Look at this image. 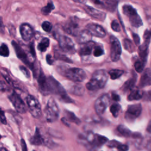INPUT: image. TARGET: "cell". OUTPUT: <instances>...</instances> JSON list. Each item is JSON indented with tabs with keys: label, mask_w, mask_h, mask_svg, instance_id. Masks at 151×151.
<instances>
[{
	"label": "cell",
	"mask_w": 151,
	"mask_h": 151,
	"mask_svg": "<svg viewBox=\"0 0 151 151\" xmlns=\"http://www.w3.org/2000/svg\"><path fill=\"white\" fill-rule=\"evenodd\" d=\"M108 79V74L104 70H98L93 73L91 78L86 84V88L90 91L97 90L103 88Z\"/></svg>",
	"instance_id": "obj_1"
},
{
	"label": "cell",
	"mask_w": 151,
	"mask_h": 151,
	"mask_svg": "<svg viewBox=\"0 0 151 151\" xmlns=\"http://www.w3.org/2000/svg\"><path fill=\"white\" fill-rule=\"evenodd\" d=\"M47 80L49 86V90L50 94L52 93L56 95L60 100L66 103L74 102L68 96L67 93L63 86L52 76L47 77Z\"/></svg>",
	"instance_id": "obj_2"
},
{
	"label": "cell",
	"mask_w": 151,
	"mask_h": 151,
	"mask_svg": "<svg viewBox=\"0 0 151 151\" xmlns=\"http://www.w3.org/2000/svg\"><path fill=\"white\" fill-rule=\"evenodd\" d=\"M58 71L64 76L73 81L81 82L86 78V72L80 68H64L61 67L58 68Z\"/></svg>",
	"instance_id": "obj_3"
},
{
	"label": "cell",
	"mask_w": 151,
	"mask_h": 151,
	"mask_svg": "<svg viewBox=\"0 0 151 151\" xmlns=\"http://www.w3.org/2000/svg\"><path fill=\"white\" fill-rule=\"evenodd\" d=\"M46 120L48 122H54L59 117V109L55 102L52 99L50 98L46 105L44 110Z\"/></svg>",
	"instance_id": "obj_4"
},
{
	"label": "cell",
	"mask_w": 151,
	"mask_h": 151,
	"mask_svg": "<svg viewBox=\"0 0 151 151\" xmlns=\"http://www.w3.org/2000/svg\"><path fill=\"white\" fill-rule=\"evenodd\" d=\"M123 12L129 18V21L133 27L139 28L143 25L140 17L132 5H124L123 6Z\"/></svg>",
	"instance_id": "obj_5"
},
{
	"label": "cell",
	"mask_w": 151,
	"mask_h": 151,
	"mask_svg": "<svg viewBox=\"0 0 151 151\" xmlns=\"http://www.w3.org/2000/svg\"><path fill=\"white\" fill-rule=\"evenodd\" d=\"M28 110L31 115L35 118H39L41 116V107L38 100L33 96L28 95L26 98Z\"/></svg>",
	"instance_id": "obj_6"
},
{
	"label": "cell",
	"mask_w": 151,
	"mask_h": 151,
	"mask_svg": "<svg viewBox=\"0 0 151 151\" xmlns=\"http://www.w3.org/2000/svg\"><path fill=\"white\" fill-rule=\"evenodd\" d=\"M110 43V58L114 62L119 60L122 54V47L119 40L114 35H111L109 38Z\"/></svg>",
	"instance_id": "obj_7"
},
{
	"label": "cell",
	"mask_w": 151,
	"mask_h": 151,
	"mask_svg": "<svg viewBox=\"0 0 151 151\" xmlns=\"http://www.w3.org/2000/svg\"><path fill=\"white\" fill-rule=\"evenodd\" d=\"M12 45L14 47V49L15 51V53L19 59H20L24 64H25L28 67H29L32 71H34V74L35 75V66L31 61H30L28 55L24 51V50L14 41H12Z\"/></svg>",
	"instance_id": "obj_8"
},
{
	"label": "cell",
	"mask_w": 151,
	"mask_h": 151,
	"mask_svg": "<svg viewBox=\"0 0 151 151\" xmlns=\"http://www.w3.org/2000/svg\"><path fill=\"white\" fill-rule=\"evenodd\" d=\"M142 110V105L140 103L128 106L124 115L125 119L129 122H133L140 116Z\"/></svg>",
	"instance_id": "obj_9"
},
{
	"label": "cell",
	"mask_w": 151,
	"mask_h": 151,
	"mask_svg": "<svg viewBox=\"0 0 151 151\" xmlns=\"http://www.w3.org/2000/svg\"><path fill=\"white\" fill-rule=\"evenodd\" d=\"M9 99L18 113H25L27 111V108L24 101L21 96L15 91L12 92L9 95Z\"/></svg>",
	"instance_id": "obj_10"
},
{
	"label": "cell",
	"mask_w": 151,
	"mask_h": 151,
	"mask_svg": "<svg viewBox=\"0 0 151 151\" xmlns=\"http://www.w3.org/2000/svg\"><path fill=\"white\" fill-rule=\"evenodd\" d=\"M58 41L60 48L64 52L70 54L75 52L74 44L69 37L65 35H60L58 38Z\"/></svg>",
	"instance_id": "obj_11"
},
{
	"label": "cell",
	"mask_w": 151,
	"mask_h": 151,
	"mask_svg": "<svg viewBox=\"0 0 151 151\" xmlns=\"http://www.w3.org/2000/svg\"><path fill=\"white\" fill-rule=\"evenodd\" d=\"M110 103V97L108 94H104L99 97L94 103V109L97 114L104 113Z\"/></svg>",
	"instance_id": "obj_12"
},
{
	"label": "cell",
	"mask_w": 151,
	"mask_h": 151,
	"mask_svg": "<svg viewBox=\"0 0 151 151\" xmlns=\"http://www.w3.org/2000/svg\"><path fill=\"white\" fill-rule=\"evenodd\" d=\"M38 83L41 93L44 95L50 94L47 77H45L43 71L41 70L38 76Z\"/></svg>",
	"instance_id": "obj_13"
},
{
	"label": "cell",
	"mask_w": 151,
	"mask_h": 151,
	"mask_svg": "<svg viewBox=\"0 0 151 151\" xmlns=\"http://www.w3.org/2000/svg\"><path fill=\"white\" fill-rule=\"evenodd\" d=\"M86 29L91 35L103 38L106 35V32L104 28L100 25L96 24H88L86 27Z\"/></svg>",
	"instance_id": "obj_14"
},
{
	"label": "cell",
	"mask_w": 151,
	"mask_h": 151,
	"mask_svg": "<svg viewBox=\"0 0 151 151\" xmlns=\"http://www.w3.org/2000/svg\"><path fill=\"white\" fill-rule=\"evenodd\" d=\"M64 31L70 35L76 36L78 34V24L76 19L71 18L64 25Z\"/></svg>",
	"instance_id": "obj_15"
},
{
	"label": "cell",
	"mask_w": 151,
	"mask_h": 151,
	"mask_svg": "<svg viewBox=\"0 0 151 151\" xmlns=\"http://www.w3.org/2000/svg\"><path fill=\"white\" fill-rule=\"evenodd\" d=\"M84 9L89 15L95 18L96 19L99 21H104L106 17V14L105 12L99 9H94L91 6L84 5Z\"/></svg>",
	"instance_id": "obj_16"
},
{
	"label": "cell",
	"mask_w": 151,
	"mask_h": 151,
	"mask_svg": "<svg viewBox=\"0 0 151 151\" xmlns=\"http://www.w3.org/2000/svg\"><path fill=\"white\" fill-rule=\"evenodd\" d=\"M19 31L22 39L26 41H29L33 36V30L31 25L27 23L21 25Z\"/></svg>",
	"instance_id": "obj_17"
},
{
	"label": "cell",
	"mask_w": 151,
	"mask_h": 151,
	"mask_svg": "<svg viewBox=\"0 0 151 151\" xmlns=\"http://www.w3.org/2000/svg\"><path fill=\"white\" fill-rule=\"evenodd\" d=\"M149 86H151V69L147 68L140 77L139 87L143 88Z\"/></svg>",
	"instance_id": "obj_18"
},
{
	"label": "cell",
	"mask_w": 151,
	"mask_h": 151,
	"mask_svg": "<svg viewBox=\"0 0 151 151\" xmlns=\"http://www.w3.org/2000/svg\"><path fill=\"white\" fill-rule=\"evenodd\" d=\"M94 3L96 4V6L106 8L108 11L113 12L116 8L117 7L118 1H106L104 2H101L99 1H94Z\"/></svg>",
	"instance_id": "obj_19"
},
{
	"label": "cell",
	"mask_w": 151,
	"mask_h": 151,
	"mask_svg": "<svg viewBox=\"0 0 151 151\" xmlns=\"http://www.w3.org/2000/svg\"><path fill=\"white\" fill-rule=\"evenodd\" d=\"M29 142L31 145L35 146H40L44 143V139L40 133V129L37 127L33 136L30 138Z\"/></svg>",
	"instance_id": "obj_20"
},
{
	"label": "cell",
	"mask_w": 151,
	"mask_h": 151,
	"mask_svg": "<svg viewBox=\"0 0 151 151\" xmlns=\"http://www.w3.org/2000/svg\"><path fill=\"white\" fill-rule=\"evenodd\" d=\"M94 47L95 44L91 41L83 44L80 49L79 53L82 56L89 55L91 54L92 50L94 48Z\"/></svg>",
	"instance_id": "obj_21"
},
{
	"label": "cell",
	"mask_w": 151,
	"mask_h": 151,
	"mask_svg": "<svg viewBox=\"0 0 151 151\" xmlns=\"http://www.w3.org/2000/svg\"><path fill=\"white\" fill-rule=\"evenodd\" d=\"M77 36V38H76V41L78 43L83 44L91 41L92 35L87 29H84L78 33Z\"/></svg>",
	"instance_id": "obj_22"
},
{
	"label": "cell",
	"mask_w": 151,
	"mask_h": 151,
	"mask_svg": "<svg viewBox=\"0 0 151 151\" xmlns=\"http://www.w3.org/2000/svg\"><path fill=\"white\" fill-rule=\"evenodd\" d=\"M107 141V138L105 136L98 134H94V139L91 145V148H92L93 150H94V147H100L101 146L106 143Z\"/></svg>",
	"instance_id": "obj_23"
},
{
	"label": "cell",
	"mask_w": 151,
	"mask_h": 151,
	"mask_svg": "<svg viewBox=\"0 0 151 151\" xmlns=\"http://www.w3.org/2000/svg\"><path fill=\"white\" fill-rule=\"evenodd\" d=\"M143 92L140 90H133L127 96L129 101L138 100L143 97Z\"/></svg>",
	"instance_id": "obj_24"
},
{
	"label": "cell",
	"mask_w": 151,
	"mask_h": 151,
	"mask_svg": "<svg viewBox=\"0 0 151 151\" xmlns=\"http://www.w3.org/2000/svg\"><path fill=\"white\" fill-rule=\"evenodd\" d=\"M118 132L124 137H132L133 133H132L127 127L124 125H119L117 128Z\"/></svg>",
	"instance_id": "obj_25"
},
{
	"label": "cell",
	"mask_w": 151,
	"mask_h": 151,
	"mask_svg": "<svg viewBox=\"0 0 151 151\" xmlns=\"http://www.w3.org/2000/svg\"><path fill=\"white\" fill-rule=\"evenodd\" d=\"M136 83V78H132L127 80L122 87V90L123 92H126L133 88Z\"/></svg>",
	"instance_id": "obj_26"
},
{
	"label": "cell",
	"mask_w": 151,
	"mask_h": 151,
	"mask_svg": "<svg viewBox=\"0 0 151 151\" xmlns=\"http://www.w3.org/2000/svg\"><path fill=\"white\" fill-rule=\"evenodd\" d=\"M50 44V40L48 38H43L38 45V49L41 52H45Z\"/></svg>",
	"instance_id": "obj_27"
},
{
	"label": "cell",
	"mask_w": 151,
	"mask_h": 151,
	"mask_svg": "<svg viewBox=\"0 0 151 151\" xmlns=\"http://www.w3.org/2000/svg\"><path fill=\"white\" fill-rule=\"evenodd\" d=\"M124 71L118 69H112L109 71V74L112 80L117 79L119 77H120L123 74Z\"/></svg>",
	"instance_id": "obj_28"
},
{
	"label": "cell",
	"mask_w": 151,
	"mask_h": 151,
	"mask_svg": "<svg viewBox=\"0 0 151 151\" xmlns=\"http://www.w3.org/2000/svg\"><path fill=\"white\" fill-rule=\"evenodd\" d=\"M65 116L67 120H69L70 122H73L77 124H79L81 122L80 120L78 117H77L76 116L73 112L65 110Z\"/></svg>",
	"instance_id": "obj_29"
},
{
	"label": "cell",
	"mask_w": 151,
	"mask_h": 151,
	"mask_svg": "<svg viewBox=\"0 0 151 151\" xmlns=\"http://www.w3.org/2000/svg\"><path fill=\"white\" fill-rule=\"evenodd\" d=\"M84 92V90L83 87L78 85L74 86L70 89V93L77 96H81Z\"/></svg>",
	"instance_id": "obj_30"
},
{
	"label": "cell",
	"mask_w": 151,
	"mask_h": 151,
	"mask_svg": "<svg viewBox=\"0 0 151 151\" xmlns=\"http://www.w3.org/2000/svg\"><path fill=\"white\" fill-rule=\"evenodd\" d=\"M121 107L119 104L114 103L110 107V111L114 117H117L119 114Z\"/></svg>",
	"instance_id": "obj_31"
},
{
	"label": "cell",
	"mask_w": 151,
	"mask_h": 151,
	"mask_svg": "<svg viewBox=\"0 0 151 151\" xmlns=\"http://www.w3.org/2000/svg\"><path fill=\"white\" fill-rule=\"evenodd\" d=\"M54 9V5L52 2H48L46 6L41 9V12L44 15H48Z\"/></svg>",
	"instance_id": "obj_32"
},
{
	"label": "cell",
	"mask_w": 151,
	"mask_h": 151,
	"mask_svg": "<svg viewBox=\"0 0 151 151\" xmlns=\"http://www.w3.org/2000/svg\"><path fill=\"white\" fill-rule=\"evenodd\" d=\"M9 55V51L8 46L5 44H2L0 46V55L7 57Z\"/></svg>",
	"instance_id": "obj_33"
},
{
	"label": "cell",
	"mask_w": 151,
	"mask_h": 151,
	"mask_svg": "<svg viewBox=\"0 0 151 151\" xmlns=\"http://www.w3.org/2000/svg\"><path fill=\"white\" fill-rule=\"evenodd\" d=\"M145 64H146V63H145L141 60L136 61L134 63V68H135L136 71L138 73L142 72L144 70Z\"/></svg>",
	"instance_id": "obj_34"
},
{
	"label": "cell",
	"mask_w": 151,
	"mask_h": 151,
	"mask_svg": "<svg viewBox=\"0 0 151 151\" xmlns=\"http://www.w3.org/2000/svg\"><path fill=\"white\" fill-rule=\"evenodd\" d=\"M123 45L126 50L130 52H132L134 51V47L132 42L128 39L123 40Z\"/></svg>",
	"instance_id": "obj_35"
},
{
	"label": "cell",
	"mask_w": 151,
	"mask_h": 151,
	"mask_svg": "<svg viewBox=\"0 0 151 151\" xmlns=\"http://www.w3.org/2000/svg\"><path fill=\"white\" fill-rule=\"evenodd\" d=\"M41 27H42V29L44 31L47 32H50L51 31L52 28L51 23L48 22V21H44V22H43L42 23Z\"/></svg>",
	"instance_id": "obj_36"
},
{
	"label": "cell",
	"mask_w": 151,
	"mask_h": 151,
	"mask_svg": "<svg viewBox=\"0 0 151 151\" xmlns=\"http://www.w3.org/2000/svg\"><path fill=\"white\" fill-rule=\"evenodd\" d=\"M104 54V50L101 47H95L93 50V55L94 57H100Z\"/></svg>",
	"instance_id": "obj_37"
},
{
	"label": "cell",
	"mask_w": 151,
	"mask_h": 151,
	"mask_svg": "<svg viewBox=\"0 0 151 151\" xmlns=\"http://www.w3.org/2000/svg\"><path fill=\"white\" fill-rule=\"evenodd\" d=\"M55 57L56 58H57L58 60H63V61H65V62L72 63V61H71V60L70 59L67 58L66 56H65V55H64L63 54H61L59 52H57V51L55 52Z\"/></svg>",
	"instance_id": "obj_38"
},
{
	"label": "cell",
	"mask_w": 151,
	"mask_h": 151,
	"mask_svg": "<svg viewBox=\"0 0 151 151\" xmlns=\"http://www.w3.org/2000/svg\"><path fill=\"white\" fill-rule=\"evenodd\" d=\"M145 13L147 22L151 24V6H147L145 8Z\"/></svg>",
	"instance_id": "obj_39"
},
{
	"label": "cell",
	"mask_w": 151,
	"mask_h": 151,
	"mask_svg": "<svg viewBox=\"0 0 151 151\" xmlns=\"http://www.w3.org/2000/svg\"><path fill=\"white\" fill-rule=\"evenodd\" d=\"M111 27L112 29L116 32L120 31V26L119 25V23L116 20L112 21L111 23Z\"/></svg>",
	"instance_id": "obj_40"
},
{
	"label": "cell",
	"mask_w": 151,
	"mask_h": 151,
	"mask_svg": "<svg viewBox=\"0 0 151 151\" xmlns=\"http://www.w3.org/2000/svg\"><path fill=\"white\" fill-rule=\"evenodd\" d=\"M1 73L3 76V77L5 78L6 81L9 84H12V80L11 78V77L8 75V74L6 72V71H2Z\"/></svg>",
	"instance_id": "obj_41"
},
{
	"label": "cell",
	"mask_w": 151,
	"mask_h": 151,
	"mask_svg": "<svg viewBox=\"0 0 151 151\" xmlns=\"http://www.w3.org/2000/svg\"><path fill=\"white\" fill-rule=\"evenodd\" d=\"M116 148L118 151H128L129 150V146L127 145L121 143L119 144Z\"/></svg>",
	"instance_id": "obj_42"
},
{
	"label": "cell",
	"mask_w": 151,
	"mask_h": 151,
	"mask_svg": "<svg viewBox=\"0 0 151 151\" xmlns=\"http://www.w3.org/2000/svg\"><path fill=\"white\" fill-rule=\"evenodd\" d=\"M0 121L4 124H6V119L5 116L4 111L1 108H0Z\"/></svg>",
	"instance_id": "obj_43"
},
{
	"label": "cell",
	"mask_w": 151,
	"mask_h": 151,
	"mask_svg": "<svg viewBox=\"0 0 151 151\" xmlns=\"http://www.w3.org/2000/svg\"><path fill=\"white\" fill-rule=\"evenodd\" d=\"M19 69L22 72V73L26 77H27V78L29 77V72L25 66H22V65L20 66Z\"/></svg>",
	"instance_id": "obj_44"
},
{
	"label": "cell",
	"mask_w": 151,
	"mask_h": 151,
	"mask_svg": "<svg viewBox=\"0 0 151 151\" xmlns=\"http://www.w3.org/2000/svg\"><path fill=\"white\" fill-rule=\"evenodd\" d=\"M120 144V143L116 140H113L110 142H109V143L107 144V146L109 147H116L118 146V145Z\"/></svg>",
	"instance_id": "obj_45"
},
{
	"label": "cell",
	"mask_w": 151,
	"mask_h": 151,
	"mask_svg": "<svg viewBox=\"0 0 151 151\" xmlns=\"http://www.w3.org/2000/svg\"><path fill=\"white\" fill-rule=\"evenodd\" d=\"M133 40L134 42V44L136 45H139L140 44V38L139 37V35L133 33Z\"/></svg>",
	"instance_id": "obj_46"
},
{
	"label": "cell",
	"mask_w": 151,
	"mask_h": 151,
	"mask_svg": "<svg viewBox=\"0 0 151 151\" xmlns=\"http://www.w3.org/2000/svg\"><path fill=\"white\" fill-rule=\"evenodd\" d=\"M29 51L30 53L31 54V55L35 57V49H34V42H32L30 44H29Z\"/></svg>",
	"instance_id": "obj_47"
},
{
	"label": "cell",
	"mask_w": 151,
	"mask_h": 151,
	"mask_svg": "<svg viewBox=\"0 0 151 151\" xmlns=\"http://www.w3.org/2000/svg\"><path fill=\"white\" fill-rule=\"evenodd\" d=\"M21 145L22 151H28L26 143L23 139H21Z\"/></svg>",
	"instance_id": "obj_48"
},
{
	"label": "cell",
	"mask_w": 151,
	"mask_h": 151,
	"mask_svg": "<svg viewBox=\"0 0 151 151\" xmlns=\"http://www.w3.org/2000/svg\"><path fill=\"white\" fill-rule=\"evenodd\" d=\"M46 60H47V63L50 64V65H52L53 64V60L52 58V56L50 54H48L46 56Z\"/></svg>",
	"instance_id": "obj_49"
},
{
	"label": "cell",
	"mask_w": 151,
	"mask_h": 151,
	"mask_svg": "<svg viewBox=\"0 0 151 151\" xmlns=\"http://www.w3.org/2000/svg\"><path fill=\"white\" fill-rule=\"evenodd\" d=\"M111 98L113 100L116 101H119L120 100V97L118 94H113L111 96Z\"/></svg>",
	"instance_id": "obj_50"
},
{
	"label": "cell",
	"mask_w": 151,
	"mask_h": 151,
	"mask_svg": "<svg viewBox=\"0 0 151 151\" xmlns=\"http://www.w3.org/2000/svg\"><path fill=\"white\" fill-rule=\"evenodd\" d=\"M146 131H147L149 133L151 134V120L149 122V123H148V124H147V127H146Z\"/></svg>",
	"instance_id": "obj_51"
},
{
	"label": "cell",
	"mask_w": 151,
	"mask_h": 151,
	"mask_svg": "<svg viewBox=\"0 0 151 151\" xmlns=\"http://www.w3.org/2000/svg\"><path fill=\"white\" fill-rule=\"evenodd\" d=\"M147 99L149 101H151V91H149V92H147Z\"/></svg>",
	"instance_id": "obj_52"
},
{
	"label": "cell",
	"mask_w": 151,
	"mask_h": 151,
	"mask_svg": "<svg viewBox=\"0 0 151 151\" xmlns=\"http://www.w3.org/2000/svg\"><path fill=\"white\" fill-rule=\"evenodd\" d=\"M3 27V22H2V18L0 17V29H2Z\"/></svg>",
	"instance_id": "obj_53"
},
{
	"label": "cell",
	"mask_w": 151,
	"mask_h": 151,
	"mask_svg": "<svg viewBox=\"0 0 151 151\" xmlns=\"http://www.w3.org/2000/svg\"><path fill=\"white\" fill-rule=\"evenodd\" d=\"M0 151H8V150L6 148H5V147H1L0 149Z\"/></svg>",
	"instance_id": "obj_54"
},
{
	"label": "cell",
	"mask_w": 151,
	"mask_h": 151,
	"mask_svg": "<svg viewBox=\"0 0 151 151\" xmlns=\"http://www.w3.org/2000/svg\"><path fill=\"white\" fill-rule=\"evenodd\" d=\"M149 32H150V35H151V29L149 31Z\"/></svg>",
	"instance_id": "obj_55"
},
{
	"label": "cell",
	"mask_w": 151,
	"mask_h": 151,
	"mask_svg": "<svg viewBox=\"0 0 151 151\" xmlns=\"http://www.w3.org/2000/svg\"><path fill=\"white\" fill-rule=\"evenodd\" d=\"M1 136L0 135V139H1Z\"/></svg>",
	"instance_id": "obj_56"
},
{
	"label": "cell",
	"mask_w": 151,
	"mask_h": 151,
	"mask_svg": "<svg viewBox=\"0 0 151 151\" xmlns=\"http://www.w3.org/2000/svg\"><path fill=\"white\" fill-rule=\"evenodd\" d=\"M33 151H35V150H33Z\"/></svg>",
	"instance_id": "obj_57"
},
{
	"label": "cell",
	"mask_w": 151,
	"mask_h": 151,
	"mask_svg": "<svg viewBox=\"0 0 151 151\" xmlns=\"http://www.w3.org/2000/svg\"><path fill=\"white\" fill-rule=\"evenodd\" d=\"M150 65H151V63H150Z\"/></svg>",
	"instance_id": "obj_58"
},
{
	"label": "cell",
	"mask_w": 151,
	"mask_h": 151,
	"mask_svg": "<svg viewBox=\"0 0 151 151\" xmlns=\"http://www.w3.org/2000/svg\"><path fill=\"white\" fill-rule=\"evenodd\" d=\"M150 151H151V150H150Z\"/></svg>",
	"instance_id": "obj_59"
}]
</instances>
